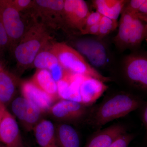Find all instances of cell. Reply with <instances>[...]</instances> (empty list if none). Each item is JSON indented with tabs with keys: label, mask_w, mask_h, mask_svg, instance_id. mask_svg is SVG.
<instances>
[{
	"label": "cell",
	"mask_w": 147,
	"mask_h": 147,
	"mask_svg": "<svg viewBox=\"0 0 147 147\" xmlns=\"http://www.w3.org/2000/svg\"><path fill=\"white\" fill-rule=\"evenodd\" d=\"M9 2L16 10L21 12L30 10L33 4L31 0H8Z\"/></svg>",
	"instance_id": "cell-23"
},
{
	"label": "cell",
	"mask_w": 147,
	"mask_h": 147,
	"mask_svg": "<svg viewBox=\"0 0 147 147\" xmlns=\"http://www.w3.org/2000/svg\"><path fill=\"white\" fill-rule=\"evenodd\" d=\"M55 127L58 147H81L79 134L71 125L60 123Z\"/></svg>",
	"instance_id": "cell-19"
},
{
	"label": "cell",
	"mask_w": 147,
	"mask_h": 147,
	"mask_svg": "<svg viewBox=\"0 0 147 147\" xmlns=\"http://www.w3.org/2000/svg\"><path fill=\"white\" fill-rule=\"evenodd\" d=\"M0 22L8 36L9 50L13 53L27 28L21 13L9 3L8 0H0Z\"/></svg>",
	"instance_id": "cell-8"
},
{
	"label": "cell",
	"mask_w": 147,
	"mask_h": 147,
	"mask_svg": "<svg viewBox=\"0 0 147 147\" xmlns=\"http://www.w3.org/2000/svg\"><path fill=\"white\" fill-rule=\"evenodd\" d=\"M50 50L57 57L59 63L66 71L74 74L89 76L104 83L113 79L102 75L93 67L76 49L63 42H56L50 45Z\"/></svg>",
	"instance_id": "cell-4"
},
{
	"label": "cell",
	"mask_w": 147,
	"mask_h": 147,
	"mask_svg": "<svg viewBox=\"0 0 147 147\" xmlns=\"http://www.w3.org/2000/svg\"><path fill=\"white\" fill-rule=\"evenodd\" d=\"M134 137V134L127 132L121 135L109 147H129Z\"/></svg>",
	"instance_id": "cell-25"
},
{
	"label": "cell",
	"mask_w": 147,
	"mask_h": 147,
	"mask_svg": "<svg viewBox=\"0 0 147 147\" xmlns=\"http://www.w3.org/2000/svg\"><path fill=\"white\" fill-rule=\"evenodd\" d=\"M32 66L34 67L37 69L48 70L57 83L62 79L68 72L64 69L59 63L57 57L50 50V45L38 54Z\"/></svg>",
	"instance_id": "cell-14"
},
{
	"label": "cell",
	"mask_w": 147,
	"mask_h": 147,
	"mask_svg": "<svg viewBox=\"0 0 147 147\" xmlns=\"http://www.w3.org/2000/svg\"><path fill=\"white\" fill-rule=\"evenodd\" d=\"M146 40V42L147 43V37L146 38V40Z\"/></svg>",
	"instance_id": "cell-34"
},
{
	"label": "cell",
	"mask_w": 147,
	"mask_h": 147,
	"mask_svg": "<svg viewBox=\"0 0 147 147\" xmlns=\"http://www.w3.org/2000/svg\"><path fill=\"white\" fill-rule=\"evenodd\" d=\"M30 80L38 88L54 100L59 98L57 83L48 70L37 69Z\"/></svg>",
	"instance_id": "cell-20"
},
{
	"label": "cell",
	"mask_w": 147,
	"mask_h": 147,
	"mask_svg": "<svg viewBox=\"0 0 147 147\" xmlns=\"http://www.w3.org/2000/svg\"><path fill=\"white\" fill-rule=\"evenodd\" d=\"M36 140L40 147H58L56 137V127L51 121L40 120L33 129Z\"/></svg>",
	"instance_id": "cell-18"
},
{
	"label": "cell",
	"mask_w": 147,
	"mask_h": 147,
	"mask_svg": "<svg viewBox=\"0 0 147 147\" xmlns=\"http://www.w3.org/2000/svg\"><path fill=\"white\" fill-rule=\"evenodd\" d=\"M142 117V122L146 130L147 135V102L143 108Z\"/></svg>",
	"instance_id": "cell-29"
},
{
	"label": "cell",
	"mask_w": 147,
	"mask_h": 147,
	"mask_svg": "<svg viewBox=\"0 0 147 147\" xmlns=\"http://www.w3.org/2000/svg\"><path fill=\"white\" fill-rule=\"evenodd\" d=\"M17 76L3 69L0 71V103L6 107L15 98L16 91L20 85Z\"/></svg>",
	"instance_id": "cell-17"
},
{
	"label": "cell",
	"mask_w": 147,
	"mask_h": 147,
	"mask_svg": "<svg viewBox=\"0 0 147 147\" xmlns=\"http://www.w3.org/2000/svg\"><path fill=\"white\" fill-rule=\"evenodd\" d=\"M137 13H142V14L147 13V0H146L145 2L141 6Z\"/></svg>",
	"instance_id": "cell-30"
},
{
	"label": "cell",
	"mask_w": 147,
	"mask_h": 147,
	"mask_svg": "<svg viewBox=\"0 0 147 147\" xmlns=\"http://www.w3.org/2000/svg\"><path fill=\"white\" fill-rule=\"evenodd\" d=\"M99 29V24H95L87 28L84 29L80 33L84 35H90L94 36H98Z\"/></svg>",
	"instance_id": "cell-28"
},
{
	"label": "cell",
	"mask_w": 147,
	"mask_h": 147,
	"mask_svg": "<svg viewBox=\"0 0 147 147\" xmlns=\"http://www.w3.org/2000/svg\"><path fill=\"white\" fill-rule=\"evenodd\" d=\"M127 0H93L92 5L102 16L118 20Z\"/></svg>",
	"instance_id": "cell-21"
},
{
	"label": "cell",
	"mask_w": 147,
	"mask_h": 147,
	"mask_svg": "<svg viewBox=\"0 0 147 147\" xmlns=\"http://www.w3.org/2000/svg\"><path fill=\"white\" fill-rule=\"evenodd\" d=\"M102 16V15L97 11L91 12L87 18L84 29L87 28L93 25L99 24Z\"/></svg>",
	"instance_id": "cell-27"
},
{
	"label": "cell",
	"mask_w": 147,
	"mask_h": 147,
	"mask_svg": "<svg viewBox=\"0 0 147 147\" xmlns=\"http://www.w3.org/2000/svg\"><path fill=\"white\" fill-rule=\"evenodd\" d=\"M9 49V41L8 36L2 24L0 22V58Z\"/></svg>",
	"instance_id": "cell-24"
},
{
	"label": "cell",
	"mask_w": 147,
	"mask_h": 147,
	"mask_svg": "<svg viewBox=\"0 0 147 147\" xmlns=\"http://www.w3.org/2000/svg\"><path fill=\"white\" fill-rule=\"evenodd\" d=\"M117 34L113 39L121 52L136 50L147 37V24L137 14L123 9L119 22Z\"/></svg>",
	"instance_id": "cell-3"
},
{
	"label": "cell",
	"mask_w": 147,
	"mask_h": 147,
	"mask_svg": "<svg viewBox=\"0 0 147 147\" xmlns=\"http://www.w3.org/2000/svg\"><path fill=\"white\" fill-rule=\"evenodd\" d=\"M104 82L89 76H83L79 88L80 102L91 106L108 89Z\"/></svg>",
	"instance_id": "cell-13"
},
{
	"label": "cell",
	"mask_w": 147,
	"mask_h": 147,
	"mask_svg": "<svg viewBox=\"0 0 147 147\" xmlns=\"http://www.w3.org/2000/svg\"><path fill=\"white\" fill-rule=\"evenodd\" d=\"M14 117L18 119L28 131L33 129L40 121L43 112L38 107L23 96L15 98L11 102Z\"/></svg>",
	"instance_id": "cell-10"
},
{
	"label": "cell",
	"mask_w": 147,
	"mask_h": 147,
	"mask_svg": "<svg viewBox=\"0 0 147 147\" xmlns=\"http://www.w3.org/2000/svg\"><path fill=\"white\" fill-rule=\"evenodd\" d=\"M64 0H34L31 9L34 21L39 22L48 30L62 28Z\"/></svg>",
	"instance_id": "cell-6"
},
{
	"label": "cell",
	"mask_w": 147,
	"mask_h": 147,
	"mask_svg": "<svg viewBox=\"0 0 147 147\" xmlns=\"http://www.w3.org/2000/svg\"><path fill=\"white\" fill-rule=\"evenodd\" d=\"M0 142L8 147H25L18 123L6 108L0 123Z\"/></svg>",
	"instance_id": "cell-12"
},
{
	"label": "cell",
	"mask_w": 147,
	"mask_h": 147,
	"mask_svg": "<svg viewBox=\"0 0 147 147\" xmlns=\"http://www.w3.org/2000/svg\"><path fill=\"white\" fill-rule=\"evenodd\" d=\"M137 16L139 17L141 20L144 21L147 24V13L146 14H142V13H136Z\"/></svg>",
	"instance_id": "cell-31"
},
{
	"label": "cell",
	"mask_w": 147,
	"mask_h": 147,
	"mask_svg": "<svg viewBox=\"0 0 147 147\" xmlns=\"http://www.w3.org/2000/svg\"><path fill=\"white\" fill-rule=\"evenodd\" d=\"M122 73L131 86L147 91V52H135L127 55L121 62Z\"/></svg>",
	"instance_id": "cell-7"
},
{
	"label": "cell",
	"mask_w": 147,
	"mask_h": 147,
	"mask_svg": "<svg viewBox=\"0 0 147 147\" xmlns=\"http://www.w3.org/2000/svg\"><path fill=\"white\" fill-rule=\"evenodd\" d=\"M142 104V101L133 95L118 92L90 109L86 120L93 128L98 130L108 123L127 115Z\"/></svg>",
	"instance_id": "cell-1"
},
{
	"label": "cell",
	"mask_w": 147,
	"mask_h": 147,
	"mask_svg": "<svg viewBox=\"0 0 147 147\" xmlns=\"http://www.w3.org/2000/svg\"><path fill=\"white\" fill-rule=\"evenodd\" d=\"M103 38L94 36L84 37L73 43L74 49L97 70L108 68L112 62L110 49Z\"/></svg>",
	"instance_id": "cell-5"
},
{
	"label": "cell",
	"mask_w": 147,
	"mask_h": 147,
	"mask_svg": "<svg viewBox=\"0 0 147 147\" xmlns=\"http://www.w3.org/2000/svg\"><path fill=\"white\" fill-rule=\"evenodd\" d=\"M146 0H130L127 1L123 9L130 13L136 14Z\"/></svg>",
	"instance_id": "cell-26"
},
{
	"label": "cell",
	"mask_w": 147,
	"mask_h": 147,
	"mask_svg": "<svg viewBox=\"0 0 147 147\" xmlns=\"http://www.w3.org/2000/svg\"><path fill=\"white\" fill-rule=\"evenodd\" d=\"M119 26L118 20L111 19L102 16L99 23V35L101 38H104L114 31Z\"/></svg>",
	"instance_id": "cell-22"
},
{
	"label": "cell",
	"mask_w": 147,
	"mask_h": 147,
	"mask_svg": "<svg viewBox=\"0 0 147 147\" xmlns=\"http://www.w3.org/2000/svg\"><path fill=\"white\" fill-rule=\"evenodd\" d=\"M5 69L4 63L3 61L0 59V71H2L3 69Z\"/></svg>",
	"instance_id": "cell-33"
},
{
	"label": "cell",
	"mask_w": 147,
	"mask_h": 147,
	"mask_svg": "<svg viewBox=\"0 0 147 147\" xmlns=\"http://www.w3.org/2000/svg\"></svg>",
	"instance_id": "cell-35"
},
{
	"label": "cell",
	"mask_w": 147,
	"mask_h": 147,
	"mask_svg": "<svg viewBox=\"0 0 147 147\" xmlns=\"http://www.w3.org/2000/svg\"><path fill=\"white\" fill-rule=\"evenodd\" d=\"M91 11L83 0H64L63 18L65 26L78 30L80 33Z\"/></svg>",
	"instance_id": "cell-11"
},
{
	"label": "cell",
	"mask_w": 147,
	"mask_h": 147,
	"mask_svg": "<svg viewBox=\"0 0 147 147\" xmlns=\"http://www.w3.org/2000/svg\"><path fill=\"white\" fill-rule=\"evenodd\" d=\"M6 108V106L3 105L2 103H0V123H1V119L2 118L3 114L5 109Z\"/></svg>",
	"instance_id": "cell-32"
},
{
	"label": "cell",
	"mask_w": 147,
	"mask_h": 147,
	"mask_svg": "<svg viewBox=\"0 0 147 147\" xmlns=\"http://www.w3.org/2000/svg\"><path fill=\"white\" fill-rule=\"evenodd\" d=\"M20 86L22 96L36 105L42 112L49 110L53 105L55 100L30 80L21 82Z\"/></svg>",
	"instance_id": "cell-16"
},
{
	"label": "cell",
	"mask_w": 147,
	"mask_h": 147,
	"mask_svg": "<svg viewBox=\"0 0 147 147\" xmlns=\"http://www.w3.org/2000/svg\"><path fill=\"white\" fill-rule=\"evenodd\" d=\"M127 132L126 127L121 124L100 129L92 135L85 147H109L121 135Z\"/></svg>",
	"instance_id": "cell-15"
},
{
	"label": "cell",
	"mask_w": 147,
	"mask_h": 147,
	"mask_svg": "<svg viewBox=\"0 0 147 147\" xmlns=\"http://www.w3.org/2000/svg\"><path fill=\"white\" fill-rule=\"evenodd\" d=\"M89 108L78 101L61 99L52 105L49 111L51 115L61 123L69 124L86 119Z\"/></svg>",
	"instance_id": "cell-9"
},
{
	"label": "cell",
	"mask_w": 147,
	"mask_h": 147,
	"mask_svg": "<svg viewBox=\"0 0 147 147\" xmlns=\"http://www.w3.org/2000/svg\"><path fill=\"white\" fill-rule=\"evenodd\" d=\"M51 39L49 30L39 22L34 21L13 51L19 71L23 72L32 67L37 55L49 45Z\"/></svg>",
	"instance_id": "cell-2"
}]
</instances>
